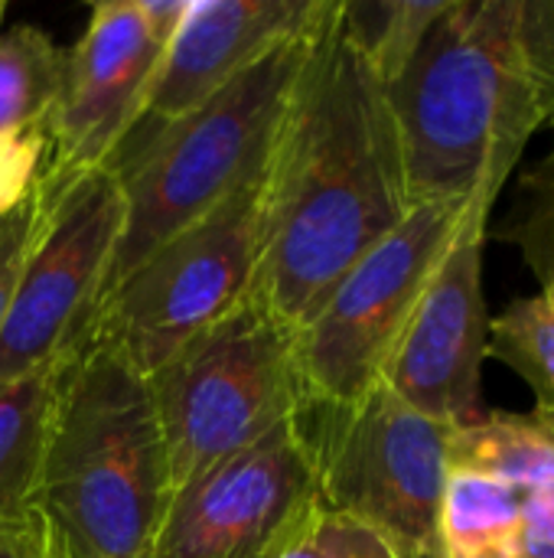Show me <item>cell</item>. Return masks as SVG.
Segmentation results:
<instances>
[{
  "label": "cell",
  "mask_w": 554,
  "mask_h": 558,
  "mask_svg": "<svg viewBox=\"0 0 554 558\" xmlns=\"http://www.w3.org/2000/svg\"><path fill=\"white\" fill-rule=\"evenodd\" d=\"M408 213L385 85L343 0H320L261 177L251 298L300 333L343 275Z\"/></svg>",
  "instance_id": "obj_1"
},
{
  "label": "cell",
  "mask_w": 554,
  "mask_h": 558,
  "mask_svg": "<svg viewBox=\"0 0 554 558\" xmlns=\"http://www.w3.org/2000/svg\"><path fill=\"white\" fill-rule=\"evenodd\" d=\"M408 199H493L554 124V0H447L385 85Z\"/></svg>",
  "instance_id": "obj_2"
},
{
  "label": "cell",
  "mask_w": 554,
  "mask_h": 558,
  "mask_svg": "<svg viewBox=\"0 0 554 558\" xmlns=\"http://www.w3.org/2000/svg\"><path fill=\"white\" fill-rule=\"evenodd\" d=\"M173 497L150 379L104 337L72 356L42 454L36 517L56 558H150Z\"/></svg>",
  "instance_id": "obj_3"
},
{
  "label": "cell",
  "mask_w": 554,
  "mask_h": 558,
  "mask_svg": "<svg viewBox=\"0 0 554 558\" xmlns=\"http://www.w3.org/2000/svg\"><path fill=\"white\" fill-rule=\"evenodd\" d=\"M310 23L271 46L206 105L170 124L131 167L114 173L124 190V229L104 294L160 242L264 177Z\"/></svg>",
  "instance_id": "obj_4"
},
{
  "label": "cell",
  "mask_w": 554,
  "mask_h": 558,
  "mask_svg": "<svg viewBox=\"0 0 554 558\" xmlns=\"http://www.w3.org/2000/svg\"><path fill=\"white\" fill-rule=\"evenodd\" d=\"M147 379L173 490L261 441L304 405L297 333L251 294Z\"/></svg>",
  "instance_id": "obj_5"
},
{
  "label": "cell",
  "mask_w": 554,
  "mask_h": 558,
  "mask_svg": "<svg viewBox=\"0 0 554 558\" xmlns=\"http://www.w3.org/2000/svg\"><path fill=\"white\" fill-rule=\"evenodd\" d=\"M294 422L327 510L366 526L392 558H444L441 504L457 425L415 412L382 383L353 405L304 402Z\"/></svg>",
  "instance_id": "obj_6"
},
{
  "label": "cell",
  "mask_w": 554,
  "mask_h": 558,
  "mask_svg": "<svg viewBox=\"0 0 554 558\" xmlns=\"http://www.w3.org/2000/svg\"><path fill=\"white\" fill-rule=\"evenodd\" d=\"M477 206L493 209V199L411 206L402 226L343 275L317 317L297 333L304 402L340 409L382 383L408 317Z\"/></svg>",
  "instance_id": "obj_7"
},
{
  "label": "cell",
  "mask_w": 554,
  "mask_h": 558,
  "mask_svg": "<svg viewBox=\"0 0 554 558\" xmlns=\"http://www.w3.org/2000/svg\"><path fill=\"white\" fill-rule=\"evenodd\" d=\"M258 248L261 180L160 242L101 298L91 333L111 340L144 376H153L199 330L251 294Z\"/></svg>",
  "instance_id": "obj_8"
},
{
  "label": "cell",
  "mask_w": 554,
  "mask_h": 558,
  "mask_svg": "<svg viewBox=\"0 0 554 558\" xmlns=\"http://www.w3.org/2000/svg\"><path fill=\"white\" fill-rule=\"evenodd\" d=\"M46 206L0 327V379L59 363L85 347L124 229V190L108 167L39 177Z\"/></svg>",
  "instance_id": "obj_9"
},
{
  "label": "cell",
  "mask_w": 554,
  "mask_h": 558,
  "mask_svg": "<svg viewBox=\"0 0 554 558\" xmlns=\"http://www.w3.org/2000/svg\"><path fill=\"white\" fill-rule=\"evenodd\" d=\"M323 513L310 448L291 418L176 487L150 558H281Z\"/></svg>",
  "instance_id": "obj_10"
},
{
  "label": "cell",
  "mask_w": 554,
  "mask_h": 558,
  "mask_svg": "<svg viewBox=\"0 0 554 558\" xmlns=\"http://www.w3.org/2000/svg\"><path fill=\"white\" fill-rule=\"evenodd\" d=\"M487 219L490 206L470 213L382 369V386L444 425L480 418V376L490 340L483 298Z\"/></svg>",
  "instance_id": "obj_11"
},
{
  "label": "cell",
  "mask_w": 554,
  "mask_h": 558,
  "mask_svg": "<svg viewBox=\"0 0 554 558\" xmlns=\"http://www.w3.org/2000/svg\"><path fill=\"white\" fill-rule=\"evenodd\" d=\"M320 0H189L163 46L150 88L104 167L121 173L170 124L206 105L281 39L300 33Z\"/></svg>",
  "instance_id": "obj_12"
},
{
  "label": "cell",
  "mask_w": 554,
  "mask_h": 558,
  "mask_svg": "<svg viewBox=\"0 0 554 558\" xmlns=\"http://www.w3.org/2000/svg\"><path fill=\"white\" fill-rule=\"evenodd\" d=\"M163 46L137 0L91 7L82 39L65 56L62 95L49 121L46 177L69 180L104 167L150 88Z\"/></svg>",
  "instance_id": "obj_13"
},
{
  "label": "cell",
  "mask_w": 554,
  "mask_h": 558,
  "mask_svg": "<svg viewBox=\"0 0 554 558\" xmlns=\"http://www.w3.org/2000/svg\"><path fill=\"white\" fill-rule=\"evenodd\" d=\"M72 356L0 379V520L36 513L49 422Z\"/></svg>",
  "instance_id": "obj_14"
},
{
  "label": "cell",
  "mask_w": 554,
  "mask_h": 558,
  "mask_svg": "<svg viewBox=\"0 0 554 558\" xmlns=\"http://www.w3.org/2000/svg\"><path fill=\"white\" fill-rule=\"evenodd\" d=\"M447 471L483 474L522 494L554 487V428L539 415L480 412L454 428Z\"/></svg>",
  "instance_id": "obj_15"
},
{
  "label": "cell",
  "mask_w": 554,
  "mask_h": 558,
  "mask_svg": "<svg viewBox=\"0 0 554 558\" xmlns=\"http://www.w3.org/2000/svg\"><path fill=\"white\" fill-rule=\"evenodd\" d=\"M526 494L483 474L447 471L441 504L444 558H516Z\"/></svg>",
  "instance_id": "obj_16"
},
{
  "label": "cell",
  "mask_w": 554,
  "mask_h": 558,
  "mask_svg": "<svg viewBox=\"0 0 554 558\" xmlns=\"http://www.w3.org/2000/svg\"><path fill=\"white\" fill-rule=\"evenodd\" d=\"M65 52L36 26L0 33V134L52 121L62 95Z\"/></svg>",
  "instance_id": "obj_17"
},
{
  "label": "cell",
  "mask_w": 554,
  "mask_h": 558,
  "mask_svg": "<svg viewBox=\"0 0 554 558\" xmlns=\"http://www.w3.org/2000/svg\"><path fill=\"white\" fill-rule=\"evenodd\" d=\"M487 356L522 376L535 396V412L554 425V284L513 301L490 320Z\"/></svg>",
  "instance_id": "obj_18"
},
{
  "label": "cell",
  "mask_w": 554,
  "mask_h": 558,
  "mask_svg": "<svg viewBox=\"0 0 554 558\" xmlns=\"http://www.w3.org/2000/svg\"><path fill=\"white\" fill-rule=\"evenodd\" d=\"M343 7L372 69L379 72L382 85H389L411 62L431 23L444 13L447 0H379V3L343 0Z\"/></svg>",
  "instance_id": "obj_19"
},
{
  "label": "cell",
  "mask_w": 554,
  "mask_h": 558,
  "mask_svg": "<svg viewBox=\"0 0 554 558\" xmlns=\"http://www.w3.org/2000/svg\"><path fill=\"white\" fill-rule=\"evenodd\" d=\"M513 242L542 288L554 284V144L519 180L516 213L496 232Z\"/></svg>",
  "instance_id": "obj_20"
},
{
  "label": "cell",
  "mask_w": 554,
  "mask_h": 558,
  "mask_svg": "<svg viewBox=\"0 0 554 558\" xmlns=\"http://www.w3.org/2000/svg\"><path fill=\"white\" fill-rule=\"evenodd\" d=\"M49 157V124L0 134V219L36 190Z\"/></svg>",
  "instance_id": "obj_21"
},
{
  "label": "cell",
  "mask_w": 554,
  "mask_h": 558,
  "mask_svg": "<svg viewBox=\"0 0 554 558\" xmlns=\"http://www.w3.org/2000/svg\"><path fill=\"white\" fill-rule=\"evenodd\" d=\"M42 206H46V193H42V186L36 180V190L26 196V203H20L10 216L0 219V327H3L7 311L13 304L16 281H20L23 262L29 255Z\"/></svg>",
  "instance_id": "obj_22"
},
{
  "label": "cell",
  "mask_w": 554,
  "mask_h": 558,
  "mask_svg": "<svg viewBox=\"0 0 554 558\" xmlns=\"http://www.w3.org/2000/svg\"><path fill=\"white\" fill-rule=\"evenodd\" d=\"M281 558H392V553L356 520L327 510L320 526Z\"/></svg>",
  "instance_id": "obj_23"
},
{
  "label": "cell",
  "mask_w": 554,
  "mask_h": 558,
  "mask_svg": "<svg viewBox=\"0 0 554 558\" xmlns=\"http://www.w3.org/2000/svg\"><path fill=\"white\" fill-rule=\"evenodd\" d=\"M516 558H554V487L526 494Z\"/></svg>",
  "instance_id": "obj_24"
},
{
  "label": "cell",
  "mask_w": 554,
  "mask_h": 558,
  "mask_svg": "<svg viewBox=\"0 0 554 558\" xmlns=\"http://www.w3.org/2000/svg\"><path fill=\"white\" fill-rule=\"evenodd\" d=\"M0 558H56L49 533L36 513L0 520Z\"/></svg>",
  "instance_id": "obj_25"
},
{
  "label": "cell",
  "mask_w": 554,
  "mask_h": 558,
  "mask_svg": "<svg viewBox=\"0 0 554 558\" xmlns=\"http://www.w3.org/2000/svg\"><path fill=\"white\" fill-rule=\"evenodd\" d=\"M3 10H7V7H3V0H0V20H3Z\"/></svg>",
  "instance_id": "obj_26"
},
{
  "label": "cell",
  "mask_w": 554,
  "mask_h": 558,
  "mask_svg": "<svg viewBox=\"0 0 554 558\" xmlns=\"http://www.w3.org/2000/svg\"><path fill=\"white\" fill-rule=\"evenodd\" d=\"M552 428H554V425H552Z\"/></svg>",
  "instance_id": "obj_27"
}]
</instances>
